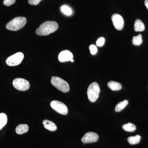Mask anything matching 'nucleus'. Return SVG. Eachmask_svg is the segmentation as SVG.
Returning <instances> with one entry per match:
<instances>
[{
    "label": "nucleus",
    "mask_w": 148,
    "mask_h": 148,
    "mask_svg": "<svg viewBox=\"0 0 148 148\" xmlns=\"http://www.w3.org/2000/svg\"><path fill=\"white\" fill-rule=\"evenodd\" d=\"M58 28V24L55 21H45L36 29V34L38 36H48L57 31Z\"/></svg>",
    "instance_id": "obj_1"
},
{
    "label": "nucleus",
    "mask_w": 148,
    "mask_h": 148,
    "mask_svg": "<svg viewBox=\"0 0 148 148\" xmlns=\"http://www.w3.org/2000/svg\"><path fill=\"white\" fill-rule=\"evenodd\" d=\"M27 22V18L24 16H19L14 18L8 23L6 28L12 31H17L23 28Z\"/></svg>",
    "instance_id": "obj_2"
},
{
    "label": "nucleus",
    "mask_w": 148,
    "mask_h": 148,
    "mask_svg": "<svg viewBox=\"0 0 148 148\" xmlns=\"http://www.w3.org/2000/svg\"><path fill=\"white\" fill-rule=\"evenodd\" d=\"M51 82L54 87L63 92H67L70 90L69 84L66 81L58 77H52Z\"/></svg>",
    "instance_id": "obj_3"
},
{
    "label": "nucleus",
    "mask_w": 148,
    "mask_h": 148,
    "mask_svg": "<svg viewBox=\"0 0 148 148\" xmlns=\"http://www.w3.org/2000/svg\"><path fill=\"white\" fill-rule=\"evenodd\" d=\"M100 92V86L97 82H92L89 86L87 89V95L89 101L94 103L99 97Z\"/></svg>",
    "instance_id": "obj_4"
},
{
    "label": "nucleus",
    "mask_w": 148,
    "mask_h": 148,
    "mask_svg": "<svg viewBox=\"0 0 148 148\" xmlns=\"http://www.w3.org/2000/svg\"><path fill=\"white\" fill-rule=\"evenodd\" d=\"M24 58V55L21 52H17L11 56L6 60V63L10 66H15L19 65Z\"/></svg>",
    "instance_id": "obj_5"
},
{
    "label": "nucleus",
    "mask_w": 148,
    "mask_h": 148,
    "mask_svg": "<svg viewBox=\"0 0 148 148\" xmlns=\"http://www.w3.org/2000/svg\"><path fill=\"white\" fill-rule=\"evenodd\" d=\"M14 87L16 89L20 91H26L30 88V85L29 82L27 80L23 78H16L13 81Z\"/></svg>",
    "instance_id": "obj_6"
},
{
    "label": "nucleus",
    "mask_w": 148,
    "mask_h": 148,
    "mask_svg": "<svg viewBox=\"0 0 148 148\" xmlns=\"http://www.w3.org/2000/svg\"><path fill=\"white\" fill-rule=\"evenodd\" d=\"M51 108L58 113L66 115L68 113L67 106L64 103L58 101H51L50 103Z\"/></svg>",
    "instance_id": "obj_7"
},
{
    "label": "nucleus",
    "mask_w": 148,
    "mask_h": 148,
    "mask_svg": "<svg viewBox=\"0 0 148 148\" xmlns=\"http://www.w3.org/2000/svg\"><path fill=\"white\" fill-rule=\"evenodd\" d=\"M112 20L114 27L117 30H121L124 27V20L121 15L114 14L112 16Z\"/></svg>",
    "instance_id": "obj_8"
},
{
    "label": "nucleus",
    "mask_w": 148,
    "mask_h": 148,
    "mask_svg": "<svg viewBox=\"0 0 148 148\" xmlns=\"http://www.w3.org/2000/svg\"><path fill=\"white\" fill-rule=\"evenodd\" d=\"M99 139L97 133L94 132H88L82 138V141L84 144L95 143Z\"/></svg>",
    "instance_id": "obj_9"
},
{
    "label": "nucleus",
    "mask_w": 148,
    "mask_h": 148,
    "mask_svg": "<svg viewBox=\"0 0 148 148\" xmlns=\"http://www.w3.org/2000/svg\"><path fill=\"white\" fill-rule=\"evenodd\" d=\"M73 53L70 51L65 50L62 51L58 56V59L61 62H66V61H71L73 59Z\"/></svg>",
    "instance_id": "obj_10"
},
{
    "label": "nucleus",
    "mask_w": 148,
    "mask_h": 148,
    "mask_svg": "<svg viewBox=\"0 0 148 148\" xmlns=\"http://www.w3.org/2000/svg\"><path fill=\"white\" fill-rule=\"evenodd\" d=\"M42 123L45 128L49 131L53 132L57 130L56 125L52 121L48 120H44L43 121Z\"/></svg>",
    "instance_id": "obj_11"
},
{
    "label": "nucleus",
    "mask_w": 148,
    "mask_h": 148,
    "mask_svg": "<svg viewBox=\"0 0 148 148\" xmlns=\"http://www.w3.org/2000/svg\"><path fill=\"white\" fill-rule=\"evenodd\" d=\"M29 127L27 124H19L16 127L15 131L16 134L22 135L28 132Z\"/></svg>",
    "instance_id": "obj_12"
},
{
    "label": "nucleus",
    "mask_w": 148,
    "mask_h": 148,
    "mask_svg": "<svg viewBox=\"0 0 148 148\" xmlns=\"http://www.w3.org/2000/svg\"><path fill=\"white\" fill-rule=\"evenodd\" d=\"M108 86L111 90L114 91L120 90L122 88L121 84L120 83L113 81L109 82L108 83Z\"/></svg>",
    "instance_id": "obj_13"
},
{
    "label": "nucleus",
    "mask_w": 148,
    "mask_h": 148,
    "mask_svg": "<svg viewBox=\"0 0 148 148\" xmlns=\"http://www.w3.org/2000/svg\"><path fill=\"white\" fill-rule=\"evenodd\" d=\"M145 26L143 21L138 19L135 21L134 24V30L136 32H143L145 30Z\"/></svg>",
    "instance_id": "obj_14"
},
{
    "label": "nucleus",
    "mask_w": 148,
    "mask_h": 148,
    "mask_svg": "<svg viewBox=\"0 0 148 148\" xmlns=\"http://www.w3.org/2000/svg\"><path fill=\"white\" fill-rule=\"evenodd\" d=\"M141 136L137 135L135 136H131L127 138V141L130 145H135L140 143L141 140Z\"/></svg>",
    "instance_id": "obj_15"
},
{
    "label": "nucleus",
    "mask_w": 148,
    "mask_h": 148,
    "mask_svg": "<svg viewBox=\"0 0 148 148\" xmlns=\"http://www.w3.org/2000/svg\"><path fill=\"white\" fill-rule=\"evenodd\" d=\"M128 103V101L127 100L121 101L118 104H117L115 108V111L116 112H119L122 110L123 109L127 106Z\"/></svg>",
    "instance_id": "obj_16"
},
{
    "label": "nucleus",
    "mask_w": 148,
    "mask_h": 148,
    "mask_svg": "<svg viewBox=\"0 0 148 148\" xmlns=\"http://www.w3.org/2000/svg\"><path fill=\"white\" fill-rule=\"evenodd\" d=\"M123 129L127 132H133L136 129V127L135 125L130 123H128L127 124L123 125L122 126Z\"/></svg>",
    "instance_id": "obj_17"
},
{
    "label": "nucleus",
    "mask_w": 148,
    "mask_h": 148,
    "mask_svg": "<svg viewBox=\"0 0 148 148\" xmlns=\"http://www.w3.org/2000/svg\"><path fill=\"white\" fill-rule=\"evenodd\" d=\"M7 123V116L5 114H0V130L2 129Z\"/></svg>",
    "instance_id": "obj_18"
},
{
    "label": "nucleus",
    "mask_w": 148,
    "mask_h": 148,
    "mask_svg": "<svg viewBox=\"0 0 148 148\" xmlns=\"http://www.w3.org/2000/svg\"><path fill=\"white\" fill-rule=\"evenodd\" d=\"M142 35L141 34L138 35V36L133 37L132 39V42L133 45H140L143 42V39H142Z\"/></svg>",
    "instance_id": "obj_19"
},
{
    "label": "nucleus",
    "mask_w": 148,
    "mask_h": 148,
    "mask_svg": "<svg viewBox=\"0 0 148 148\" xmlns=\"http://www.w3.org/2000/svg\"><path fill=\"white\" fill-rule=\"evenodd\" d=\"M61 10L62 12L66 15L69 16L71 15L72 13L71 9L68 6H62L61 7Z\"/></svg>",
    "instance_id": "obj_20"
},
{
    "label": "nucleus",
    "mask_w": 148,
    "mask_h": 148,
    "mask_svg": "<svg viewBox=\"0 0 148 148\" xmlns=\"http://www.w3.org/2000/svg\"><path fill=\"white\" fill-rule=\"evenodd\" d=\"M105 39L103 37L98 38L96 41V45L99 47H101L104 45L105 44Z\"/></svg>",
    "instance_id": "obj_21"
},
{
    "label": "nucleus",
    "mask_w": 148,
    "mask_h": 148,
    "mask_svg": "<svg viewBox=\"0 0 148 148\" xmlns=\"http://www.w3.org/2000/svg\"><path fill=\"white\" fill-rule=\"evenodd\" d=\"M90 53L92 55H95L97 52V48L95 45H91L89 46Z\"/></svg>",
    "instance_id": "obj_22"
},
{
    "label": "nucleus",
    "mask_w": 148,
    "mask_h": 148,
    "mask_svg": "<svg viewBox=\"0 0 148 148\" xmlns=\"http://www.w3.org/2000/svg\"><path fill=\"white\" fill-rule=\"evenodd\" d=\"M16 0H4L3 4L7 6H10L14 4L16 2Z\"/></svg>",
    "instance_id": "obj_23"
},
{
    "label": "nucleus",
    "mask_w": 148,
    "mask_h": 148,
    "mask_svg": "<svg viewBox=\"0 0 148 148\" xmlns=\"http://www.w3.org/2000/svg\"><path fill=\"white\" fill-rule=\"evenodd\" d=\"M42 0H28L29 4L32 5H37Z\"/></svg>",
    "instance_id": "obj_24"
},
{
    "label": "nucleus",
    "mask_w": 148,
    "mask_h": 148,
    "mask_svg": "<svg viewBox=\"0 0 148 148\" xmlns=\"http://www.w3.org/2000/svg\"><path fill=\"white\" fill-rule=\"evenodd\" d=\"M145 5L148 10V0H145Z\"/></svg>",
    "instance_id": "obj_25"
},
{
    "label": "nucleus",
    "mask_w": 148,
    "mask_h": 148,
    "mask_svg": "<svg viewBox=\"0 0 148 148\" xmlns=\"http://www.w3.org/2000/svg\"><path fill=\"white\" fill-rule=\"evenodd\" d=\"M71 61L72 62H74V60H73V59H72L71 60Z\"/></svg>",
    "instance_id": "obj_26"
}]
</instances>
